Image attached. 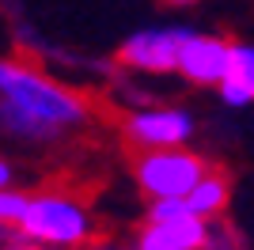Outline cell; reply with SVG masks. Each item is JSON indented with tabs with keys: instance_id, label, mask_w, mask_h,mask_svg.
Wrapping results in <instances>:
<instances>
[{
	"instance_id": "2",
	"label": "cell",
	"mask_w": 254,
	"mask_h": 250,
	"mask_svg": "<svg viewBox=\"0 0 254 250\" xmlns=\"http://www.w3.org/2000/svg\"><path fill=\"white\" fill-rule=\"evenodd\" d=\"M19 235L27 243H50V247H76L91 235V220L84 205L72 197H31V208L19 224Z\"/></svg>"
},
{
	"instance_id": "6",
	"label": "cell",
	"mask_w": 254,
	"mask_h": 250,
	"mask_svg": "<svg viewBox=\"0 0 254 250\" xmlns=\"http://www.w3.org/2000/svg\"><path fill=\"white\" fill-rule=\"evenodd\" d=\"M126 133L148 152L182 148V140L193 133V122L186 110H140L126 122Z\"/></svg>"
},
{
	"instance_id": "14",
	"label": "cell",
	"mask_w": 254,
	"mask_h": 250,
	"mask_svg": "<svg viewBox=\"0 0 254 250\" xmlns=\"http://www.w3.org/2000/svg\"><path fill=\"white\" fill-rule=\"evenodd\" d=\"M0 250H34V247H15V243H11V247H0Z\"/></svg>"
},
{
	"instance_id": "1",
	"label": "cell",
	"mask_w": 254,
	"mask_h": 250,
	"mask_svg": "<svg viewBox=\"0 0 254 250\" xmlns=\"http://www.w3.org/2000/svg\"><path fill=\"white\" fill-rule=\"evenodd\" d=\"M87 122L80 95L34 72L31 64L0 61V129L23 140H53Z\"/></svg>"
},
{
	"instance_id": "3",
	"label": "cell",
	"mask_w": 254,
	"mask_h": 250,
	"mask_svg": "<svg viewBox=\"0 0 254 250\" xmlns=\"http://www.w3.org/2000/svg\"><path fill=\"white\" fill-rule=\"evenodd\" d=\"M209 175L201 156L186 148H163V152H144L137 159V186L156 197H186L201 178Z\"/></svg>"
},
{
	"instance_id": "4",
	"label": "cell",
	"mask_w": 254,
	"mask_h": 250,
	"mask_svg": "<svg viewBox=\"0 0 254 250\" xmlns=\"http://www.w3.org/2000/svg\"><path fill=\"white\" fill-rule=\"evenodd\" d=\"M179 72L190 83L201 87H220L232 76V46L224 38H209V34H193L182 42L179 53Z\"/></svg>"
},
{
	"instance_id": "8",
	"label": "cell",
	"mask_w": 254,
	"mask_h": 250,
	"mask_svg": "<svg viewBox=\"0 0 254 250\" xmlns=\"http://www.w3.org/2000/svg\"><path fill=\"white\" fill-rule=\"evenodd\" d=\"M228 193H232V186H228V178L220 175V171H209V175L197 182V186L186 193V205L197 212V216H220L224 205H228Z\"/></svg>"
},
{
	"instance_id": "11",
	"label": "cell",
	"mask_w": 254,
	"mask_h": 250,
	"mask_svg": "<svg viewBox=\"0 0 254 250\" xmlns=\"http://www.w3.org/2000/svg\"><path fill=\"white\" fill-rule=\"evenodd\" d=\"M232 76L254 99V46H232Z\"/></svg>"
},
{
	"instance_id": "12",
	"label": "cell",
	"mask_w": 254,
	"mask_h": 250,
	"mask_svg": "<svg viewBox=\"0 0 254 250\" xmlns=\"http://www.w3.org/2000/svg\"><path fill=\"white\" fill-rule=\"evenodd\" d=\"M216 91H220V99H224L228 106H247V103H254V99H251V91H247V87H243L239 80H235V76H228V80H224L220 87H216Z\"/></svg>"
},
{
	"instance_id": "7",
	"label": "cell",
	"mask_w": 254,
	"mask_h": 250,
	"mask_svg": "<svg viewBox=\"0 0 254 250\" xmlns=\"http://www.w3.org/2000/svg\"><path fill=\"white\" fill-rule=\"evenodd\" d=\"M201 247H209V224L197 212L182 220H167V224H148L137 239V250H201Z\"/></svg>"
},
{
	"instance_id": "5",
	"label": "cell",
	"mask_w": 254,
	"mask_h": 250,
	"mask_svg": "<svg viewBox=\"0 0 254 250\" xmlns=\"http://www.w3.org/2000/svg\"><path fill=\"white\" fill-rule=\"evenodd\" d=\"M186 38H190V31H175V27L137 31L122 46V61L140 72H171V68H179V53Z\"/></svg>"
},
{
	"instance_id": "9",
	"label": "cell",
	"mask_w": 254,
	"mask_h": 250,
	"mask_svg": "<svg viewBox=\"0 0 254 250\" xmlns=\"http://www.w3.org/2000/svg\"><path fill=\"white\" fill-rule=\"evenodd\" d=\"M27 208H31V197H23L15 189H0V224L4 228H19Z\"/></svg>"
},
{
	"instance_id": "15",
	"label": "cell",
	"mask_w": 254,
	"mask_h": 250,
	"mask_svg": "<svg viewBox=\"0 0 254 250\" xmlns=\"http://www.w3.org/2000/svg\"><path fill=\"white\" fill-rule=\"evenodd\" d=\"M167 4H193V0H167Z\"/></svg>"
},
{
	"instance_id": "10",
	"label": "cell",
	"mask_w": 254,
	"mask_h": 250,
	"mask_svg": "<svg viewBox=\"0 0 254 250\" xmlns=\"http://www.w3.org/2000/svg\"><path fill=\"white\" fill-rule=\"evenodd\" d=\"M193 208L186 205V197H156L148 208V224H167V220H182L190 216Z\"/></svg>"
},
{
	"instance_id": "13",
	"label": "cell",
	"mask_w": 254,
	"mask_h": 250,
	"mask_svg": "<svg viewBox=\"0 0 254 250\" xmlns=\"http://www.w3.org/2000/svg\"><path fill=\"white\" fill-rule=\"evenodd\" d=\"M8 186H11V167L0 159V189H8Z\"/></svg>"
}]
</instances>
